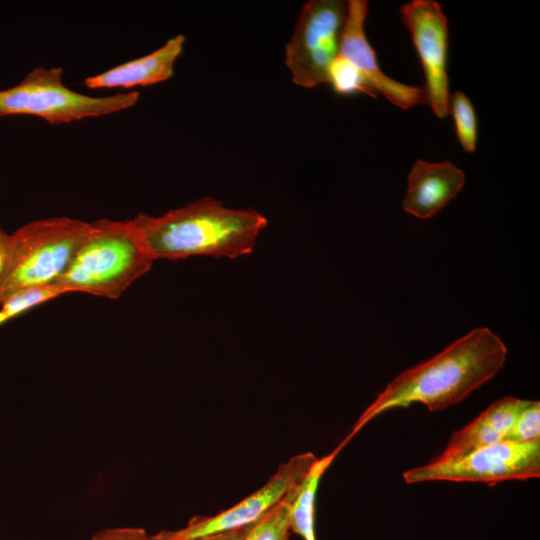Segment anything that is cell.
<instances>
[{
	"instance_id": "4",
	"label": "cell",
	"mask_w": 540,
	"mask_h": 540,
	"mask_svg": "<svg viewBox=\"0 0 540 540\" xmlns=\"http://www.w3.org/2000/svg\"><path fill=\"white\" fill-rule=\"evenodd\" d=\"M92 231V222L52 217L28 222L11 234L0 283V303L16 292L55 284Z\"/></svg>"
},
{
	"instance_id": "6",
	"label": "cell",
	"mask_w": 540,
	"mask_h": 540,
	"mask_svg": "<svg viewBox=\"0 0 540 540\" xmlns=\"http://www.w3.org/2000/svg\"><path fill=\"white\" fill-rule=\"evenodd\" d=\"M346 13L347 2L340 0H311L303 5L284 52L294 84L313 88L328 83Z\"/></svg>"
},
{
	"instance_id": "11",
	"label": "cell",
	"mask_w": 540,
	"mask_h": 540,
	"mask_svg": "<svg viewBox=\"0 0 540 540\" xmlns=\"http://www.w3.org/2000/svg\"><path fill=\"white\" fill-rule=\"evenodd\" d=\"M403 209L420 219L437 214L461 191L464 172L449 161L417 160L409 172Z\"/></svg>"
},
{
	"instance_id": "9",
	"label": "cell",
	"mask_w": 540,
	"mask_h": 540,
	"mask_svg": "<svg viewBox=\"0 0 540 540\" xmlns=\"http://www.w3.org/2000/svg\"><path fill=\"white\" fill-rule=\"evenodd\" d=\"M400 14L422 63L427 103L437 117L444 118L450 100L447 19L433 0H413L402 6Z\"/></svg>"
},
{
	"instance_id": "21",
	"label": "cell",
	"mask_w": 540,
	"mask_h": 540,
	"mask_svg": "<svg viewBox=\"0 0 540 540\" xmlns=\"http://www.w3.org/2000/svg\"><path fill=\"white\" fill-rule=\"evenodd\" d=\"M11 250V234L0 227V283L2 282L9 262Z\"/></svg>"
},
{
	"instance_id": "12",
	"label": "cell",
	"mask_w": 540,
	"mask_h": 540,
	"mask_svg": "<svg viewBox=\"0 0 540 540\" xmlns=\"http://www.w3.org/2000/svg\"><path fill=\"white\" fill-rule=\"evenodd\" d=\"M185 40L184 35H176L147 55L87 77L84 84L90 89H111L164 82L173 76L174 66L183 52Z\"/></svg>"
},
{
	"instance_id": "18",
	"label": "cell",
	"mask_w": 540,
	"mask_h": 540,
	"mask_svg": "<svg viewBox=\"0 0 540 540\" xmlns=\"http://www.w3.org/2000/svg\"><path fill=\"white\" fill-rule=\"evenodd\" d=\"M328 83L338 94L364 93L373 98L377 97V94L368 85L362 74L340 54L330 65Z\"/></svg>"
},
{
	"instance_id": "16",
	"label": "cell",
	"mask_w": 540,
	"mask_h": 540,
	"mask_svg": "<svg viewBox=\"0 0 540 540\" xmlns=\"http://www.w3.org/2000/svg\"><path fill=\"white\" fill-rule=\"evenodd\" d=\"M64 294H68L67 291L56 284L14 293L0 303V327L25 312Z\"/></svg>"
},
{
	"instance_id": "7",
	"label": "cell",
	"mask_w": 540,
	"mask_h": 540,
	"mask_svg": "<svg viewBox=\"0 0 540 540\" xmlns=\"http://www.w3.org/2000/svg\"><path fill=\"white\" fill-rule=\"evenodd\" d=\"M540 476V441L502 440L452 461H432L403 473L408 484L427 481L480 482L490 486L507 480Z\"/></svg>"
},
{
	"instance_id": "14",
	"label": "cell",
	"mask_w": 540,
	"mask_h": 540,
	"mask_svg": "<svg viewBox=\"0 0 540 540\" xmlns=\"http://www.w3.org/2000/svg\"><path fill=\"white\" fill-rule=\"evenodd\" d=\"M347 443L343 442L330 454L318 459L301 485L291 509V532L304 540H316L315 498L322 475Z\"/></svg>"
},
{
	"instance_id": "5",
	"label": "cell",
	"mask_w": 540,
	"mask_h": 540,
	"mask_svg": "<svg viewBox=\"0 0 540 540\" xmlns=\"http://www.w3.org/2000/svg\"><path fill=\"white\" fill-rule=\"evenodd\" d=\"M136 91L94 97L65 86L61 67H37L15 86L0 90V117L30 115L52 125L99 117L133 107Z\"/></svg>"
},
{
	"instance_id": "8",
	"label": "cell",
	"mask_w": 540,
	"mask_h": 540,
	"mask_svg": "<svg viewBox=\"0 0 540 540\" xmlns=\"http://www.w3.org/2000/svg\"><path fill=\"white\" fill-rule=\"evenodd\" d=\"M317 460L311 452L292 456L262 487L234 506L214 516L192 518L184 528L169 531L170 535L176 540H197L253 523L300 487Z\"/></svg>"
},
{
	"instance_id": "1",
	"label": "cell",
	"mask_w": 540,
	"mask_h": 540,
	"mask_svg": "<svg viewBox=\"0 0 540 540\" xmlns=\"http://www.w3.org/2000/svg\"><path fill=\"white\" fill-rule=\"evenodd\" d=\"M506 354L505 344L490 329H473L432 358L397 375L344 440L348 443L372 419L391 409L421 403L429 411H440L461 402L503 368Z\"/></svg>"
},
{
	"instance_id": "15",
	"label": "cell",
	"mask_w": 540,
	"mask_h": 540,
	"mask_svg": "<svg viewBox=\"0 0 540 540\" xmlns=\"http://www.w3.org/2000/svg\"><path fill=\"white\" fill-rule=\"evenodd\" d=\"M300 487L292 491L284 500L256 521L249 524L242 540H289L292 504Z\"/></svg>"
},
{
	"instance_id": "17",
	"label": "cell",
	"mask_w": 540,
	"mask_h": 540,
	"mask_svg": "<svg viewBox=\"0 0 540 540\" xmlns=\"http://www.w3.org/2000/svg\"><path fill=\"white\" fill-rule=\"evenodd\" d=\"M449 110L461 146L467 152H474L477 142V117L470 99L461 91L454 92L449 100Z\"/></svg>"
},
{
	"instance_id": "2",
	"label": "cell",
	"mask_w": 540,
	"mask_h": 540,
	"mask_svg": "<svg viewBox=\"0 0 540 540\" xmlns=\"http://www.w3.org/2000/svg\"><path fill=\"white\" fill-rule=\"evenodd\" d=\"M130 220L154 261L248 255L267 226V219L256 210L228 208L212 197H202L160 216L139 213Z\"/></svg>"
},
{
	"instance_id": "10",
	"label": "cell",
	"mask_w": 540,
	"mask_h": 540,
	"mask_svg": "<svg viewBox=\"0 0 540 540\" xmlns=\"http://www.w3.org/2000/svg\"><path fill=\"white\" fill-rule=\"evenodd\" d=\"M367 13V1L350 0L347 2L339 54L362 74L376 94L384 95L397 107L409 109L427 103L424 88L398 82L381 71L376 52L368 42L364 31Z\"/></svg>"
},
{
	"instance_id": "3",
	"label": "cell",
	"mask_w": 540,
	"mask_h": 540,
	"mask_svg": "<svg viewBox=\"0 0 540 540\" xmlns=\"http://www.w3.org/2000/svg\"><path fill=\"white\" fill-rule=\"evenodd\" d=\"M153 263L130 219H98L92 222L91 233L55 284L67 293L115 300L148 273Z\"/></svg>"
},
{
	"instance_id": "19",
	"label": "cell",
	"mask_w": 540,
	"mask_h": 540,
	"mask_svg": "<svg viewBox=\"0 0 540 540\" xmlns=\"http://www.w3.org/2000/svg\"><path fill=\"white\" fill-rule=\"evenodd\" d=\"M505 440L517 443L540 441V402L530 400L512 423Z\"/></svg>"
},
{
	"instance_id": "22",
	"label": "cell",
	"mask_w": 540,
	"mask_h": 540,
	"mask_svg": "<svg viewBox=\"0 0 540 540\" xmlns=\"http://www.w3.org/2000/svg\"><path fill=\"white\" fill-rule=\"evenodd\" d=\"M248 526L249 525L226 532L204 536L197 540H242Z\"/></svg>"
},
{
	"instance_id": "13",
	"label": "cell",
	"mask_w": 540,
	"mask_h": 540,
	"mask_svg": "<svg viewBox=\"0 0 540 540\" xmlns=\"http://www.w3.org/2000/svg\"><path fill=\"white\" fill-rule=\"evenodd\" d=\"M529 402L510 396L493 402L466 427L454 432L444 451L434 461L456 460L476 449L505 440L516 416Z\"/></svg>"
},
{
	"instance_id": "20",
	"label": "cell",
	"mask_w": 540,
	"mask_h": 540,
	"mask_svg": "<svg viewBox=\"0 0 540 540\" xmlns=\"http://www.w3.org/2000/svg\"><path fill=\"white\" fill-rule=\"evenodd\" d=\"M149 535L142 528H107L96 533L91 540H148Z\"/></svg>"
},
{
	"instance_id": "23",
	"label": "cell",
	"mask_w": 540,
	"mask_h": 540,
	"mask_svg": "<svg viewBox=\"0 0 540 540\" xmlns=\"http://www.w3.org/2000/svg\"><path fill=\"white\" fill-rule=\"evenodd\" d=\"M148 540H176L174 539L169 531H161L156 535L149 536Z\"/></svg>"
}]
</instances>
